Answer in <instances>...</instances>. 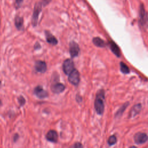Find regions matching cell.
I'll list each match as a JSON object with an SVG mask.
<instances>
[{
	"label": "cell",
	"instance_id": "3",
	"mask_svg": "<svg viewBox=\"0 0 148 148\" xmlns=\"http://www.w3.org/2000/svg\"><path fill=\"white\" fill-rule=\"evenodd\" d=\"M42 2H37L34 5V9L33 12V14L32 17V24L34 27L36 26L38 21L39 16L42 10Z\"/></svg>",
	"mask_w": 148,
	"mask_h": 148
},
{
	"label": "cell",
	"instance_id": "20",
	"mask_svg": "<svg viewBox=\"0 0 148 148\" xmlns=\"http://www.w3.org/2000/svg\"><path fill=\"white\" fill-rule=\"evenodd\" d=\"M17 100H18V102L20 104V106H23L24 105V104L25 103V98H24L23 96L22 95H20L18 98H17Z\"/></svg>",
	"mask_w": 148,
	"mask_h": 148
},
{
	"label": "cell",
	"instance_id": "4",
	"mask_svg": "<svg viewBox=\"0 0 148 148\" xmlns=\"http://www.w3.org/2000/svg\"><path fill=\"white\" fill-rule=\"evenodd\" d=\"M80 80V73L77 69L75 68L68 75V81L71 84L75 86H77L79 84Z\"/></svg>",
	"mask_w": 148,
	"mask_h": 148
},
{
	"label": "cell",
	"instance_id": "5",
	"mask_svg": "<svg viewBox=\"0 0 148 148\" xmlns=\"http://www.w3.org/2000/svg\"><path fill=\"white\" fill-rule=\"evenodd\" d=\"M74 69V62L72 59L68 58L64 60L62 64V70L66 75H68Z\"/></svg>",
	"mask_w": 148,
	"mask_h": 148
},
{
	"label": "cell",
	"instance_id": "1",
	"mask_svg": "<svg viewBox=\"0 0 148 148\" xmlns=\"http://www.w3.org/2000/svg\"><path fill=\"white\" fill-rule=\"evenodd\" d=\"M94 108L97 113L102 115L105 109V91L103 90H99L96 94L94 101Z\"/></svg>",
	"mask_w": 148,
	"mask_h": 148
},
{
	"label": "cell",
	"instance_id": "24",
	"mask_svg": "<svg viewBox=\"0 0 148 148\" xmlns=\"http://www.w3.org/2000/svg\"><path fill=\"white\" fill-rule=\"evenodd\" d=\"M50 1H51V0H42V5L43 6H46V5H48L50 3Z\"/></svg>",
	"mask_w": 148,
	"mask_h": 148
},
{
	"label": "cell",
	"instance_id": "6",
	"mask_svg": "<svg viewBox=\"0 0 148 148\" xmlns=\"http://www.w3.org/2000/svg\"><path fill=\"white\" fill-rule=\"evenodd\" d=\"M34 94L39 99H44L49 96L48 92L43 89L42 86L38 85L34 89Z\"/></svg>",
	"mask_w": 148,
	"mask_h": 148
},
{
	"label": "cell",
	"instance_id": "16",
	"mask_svg": "<svg viewBox=\"0 0 148 148\" xmlns=\"http://www.w3.org/2000/svg\"><path fill=\"white\" fill-rule=\"evenodd\" d=\"M23 18L20 16H16L14 20V24L18 30H21L23 28Z\"/></svg>",
	"mask_w": 148,
	"mask_h": 148
},
{
	"label": "cell",
	"instance_id": "23",
	"mask_svg": "<svg viewBox=\"0 0 148 148\" xmlns=\"http://www.w3.org/2000/svg\"><path fill=\"white\" fill-rule=\"evenodd\" d=\"M82 97L80 96L79 95L77 94V95H76V101L77 102H80L82 101Z\"/></svg>",
	"mask_w": 148,
	"mask_h": 148
},
{
	"label": "cell",
	"instance_id": "17",
	"mask_svg": "<svg viewBox=\"0 0 148 148\" xmlns=\"http://www.w3.org/2000/svg\"><path fill=\"white\" fill-rule=\"evenodd\" d=\"M128 105V102H127V103H124V104L119 109V110L116 112V114H115V117H120V116L123 114V112H124V110H125V109L127 108Z\"/></svg>",
	"mask_w": 148,
	"mask_h": 148
},
{
	"label": "cell",
	"instance_id": "8",
	"mask_svg": "<svg viewBox=\"0 0 148 148\" xmlns=\"http://www.w3.org/2000/svg\"><path fill=\"white\" fill-rule=\"evenodd\" d=\"M80 53V48L77 43L74 41H71L69 43V53L71 57L73 58L77 57Z\"/></svg>",
	"mask_w": 148,
	"mask_h": 148
},
{
	"label": "cell",
	"instance_id": "25",
	"mask_svg": "<svg viewBox=\"0 0 148 148\" xmlns=\"http://www.w3.org/2000/svg\"><path fill=\"white\" fill-rule=\"evenodd\" d=\"M18 138H19V135H18V134H15L14 135V136H13V141H14V142H16L18 140Z\"/></svg>",
	"mask_w": 148,
	"mask_h": 148
},
{
	"label": "cell",
	"instance_id": "26",
	"mask_svg": "<svg viewBox=\"0 0 148 148\" xmlns=\"http://www.w3.org/2000/svg\"><path fill=\"white\" fill-rule=\"evenodd\" d=\"M40 47V44H39V43L36 42V43H35V45H34V49L37 50V49H39Z\"/></svg>",
	"mask_w": 148,
	"mask_h": 148
},
{
	"label": "cell",
	"instance_id": "29",
	"mask_svg": "<svg viewBox=\"0 0 148 148\" xmlns=\"http://www.w3.org/2000/svg\"><path fill=\"white\" fill-rule=\"evenodd\" d=\"M1 84H2V82H1V81L0 80V87H1Z\"/></svg>",
	"mask_w": 148,
	"mask_h": 148
},
{
	"label": "cell",
	"instance_id": "14",
	"mask_svg": "<svg viewBox=\"0 0 148 148\" xmlns=\"http://www.w3.org/2000/svg\"><path fill=\"white\" fill-rule=\"evenodd\" d=\"M142 109V105L140 103H138L135 105H134L131 109L130 113H129V117L130 118L134 117L136 116L137 114L139 113Z\"/></svg>",
	"mask_w": 148,
	"mask_h": 148
},
{
	"label": "cell",
	"instance_id": "10",
	"mask_svg": "<svg viewBox=\"0 0 148 148\" xmlns=\"http://www.w3.org/2000/svg\"><path fill=\"white\" fill-rule=\"evenodd\" d=\"M34 68L36 72L43 73L47 70V64L45 61L42 60H38L35 62Z\"/></svg>",
	"mask_w": 148,
	"mask_h": 148
},
{
	"label": "cell",
	"instance_id": "7",
	"mask_svg": "<svg viewBox=\"0 0 148 148\" xmlns=\"http://www.w3.org/2000/svg\"><path fill=\"white\" fill-rule=\"evenodd\" d=\"M54 82H55L53 83L50 86V89L51 91L53 93L56 94H58L62 92L65 89V85L57 81H54Z\"/></svg>",
	"mask_w": 148,
	"mask_h": 148
},
{
	"label": "cell",
	"instance_id": "21",
	"mask_svg": "<svg viewBox=\"0 0 148 148\" xmlns=\"http://www.w3.org/2000/svg\"><path fill=\"white\" fill-rule=\"evenodd\" d=\"M69 148H83V146L82 143L79 142H76L74 143L73 145H72L71 146H70Z\"/></svg>",
	"mask_w": 148,
	"mask_h": 148
},
{
	"label": "cell",
	"instance_id": "9",
	"mask_svg": "<svg viewBox=\"0 0 148 148\" xmlns=\"http://www.w3.org/2000/svg\"><path fill=\"white\" fill-rule=\"evenodd\" d=\"M134 141L136 144H143L148 140V135L144 132H137L134 135Z\"/></svg>",
	"mask_w": 148,
	"mask_h": 148
},
{
	"label": "cell",
	"instance_id": "12",
	"mask_svg": "<svg viewBox=\"0 0 148 148\" xmlns=\"http://www.w3.org/2000/svg\"><path fill=\"white\" fill-rule=\"evenodd\" d=\"M109 46L111 51L116 56H117V57H120L121 56V52H120V48L114 41L110 40L109 42Z\"/></svg>",
	"mask_w": 148,
	"mask_h": 148
},
{
	"label": "cell",
	"instance_id": "22",
	"mask_svg": "<svg viewBox=\"0 0 148 148\" xmlns=\"http://www.w3.org/2000/svg\"><path fill=\"white\" fill-rule=\"evenodd\" d=\"M15 2H16V8H18L21 6V4L23 2V0H15Z\"/></svg>",
	"mask_w": 148,
	"mask_h": 148
},
{
	"label": "cell",
	"instance_id": "2",
	"mask_svg": "<svg viewBox=\"0 0 148 148\" xmlns=\"http://www.w3.org/2000/svg\"><path fill=\"white\" fill-rule=\"evenodd\" d=\"M139 24L143 28H146L148 24V16L145 6L141 4L139 6Z\"/></svg>",
	"mask_w": 148,
	"mask_h": 148
},
{
	"label": "cell",
	"instance_id": "15",
	"mask_svg": "<svg viewBox=\"0 0 148 148\" xmlns=\"http://www.w3.org/2000/svg\"><path fill=\"white\" fill-rule=\"evenodd\" d=\"M92 42L94 44V45L99 47H104L106 45L105 42L99 37L94 38L92 39Z\"/></svg>",
	"mask_w": 148,
	"mask_h": 148
},
{
	"label": "cell",
	"instance_id": "28",
	"mask_svg": "<svg viewBox=\"0 0 148 148\" xmlns=\"http://www.w3.org/2000/svg\"><path fill=\"white\" fill-rule=\"evenodd\" d=\"M2 105V101L0 99V106H1Z\"/></svg>",
	"mask_w": 148,
	"mask_h": 148
},
{
	"label": "cell",
	"instance_id": "13",
	"mask_svg": "<svg viewBox=\"0 0 148 148\" xmlns=\"http://www.w3.org/2000/svg\"><path fill=\"white\" fill-rule=\"evenodd\" d=\"M45 36H46V40L49 44L54 46L58 43L57 39L49 31H45Z\"/></svg>",
	"mask_w": 148,
	"mask_h": 148
},
{
	"label": "cell",
	"instance_id": "18",
	"mask_svg": "<svg viewBox=\"0 0 148 148\" xmlns=\"http://www.w3.org/2000/svg\"><path fill=\"white\" fill-rule=\"evenodd\" d=\"M120 71L123 73L127 74L130 73V69L125 63H124L123 62H121L120 63Z\"/></svg>",
	"mask_w": 148,
	"mask_h": 148
},
{
	"label": "cell",
	"instance_id": "11",
	"mask_svg": "<svg viewBox=\"0 0 148 148\" xmlns=\"http://www.w3.org/2000/svg\"><path fill=\"white\" fill-rule=\"evenodd\" d=\"M46 139L50 142L57 143L58 139V135L56 131L50 130L47 132L46 135Z\"/></svg>",
	"mask_w": 148,
	"mask_h": 148
},
{
	"label": "cell",
	"instance_id": "19",
	"mask_svg": "<svg viewBox=\"0 0 148 148\" xmlns=\"http://www.w3.org/2000/svg\"><path fill=\"white\" fill-rule=\"evenodd\" d=\"M117 142V138L115 135L110 136L108 139V143L110 146H112L114 145Z\"/></svg>",
	"mask_w": 148,
	"mask_h": 148
},
{
	"label": "cell",
	"instance_id": "27",
	"mask_svg": "<svg viewBox=\"0 0 148 148\" xmlns=\"http://www.w3.org/2000/svg\"><path fill=\"white\" fill-rule=\"evenodd\" d=\"M130 148H137L136 146H131Z\"/></svg>",
	"mask_w": 148,
	"mask_h": 148
}]
</instances>
